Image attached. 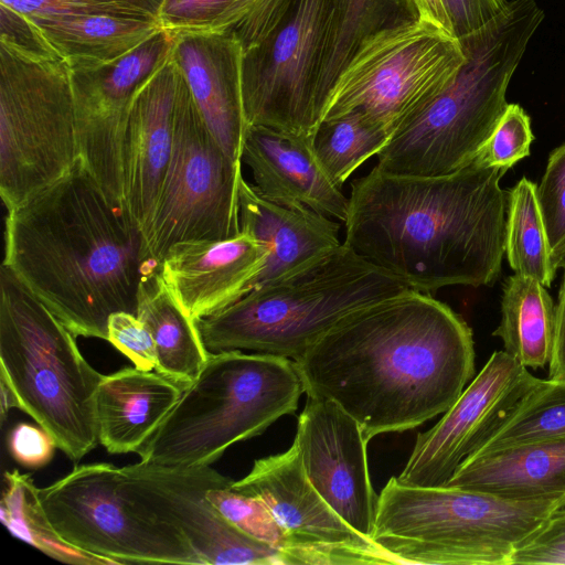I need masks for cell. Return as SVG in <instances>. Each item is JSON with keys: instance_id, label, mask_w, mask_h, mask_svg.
<instances>
[{"instance_id": "cell-1", "label": "cell", "mask_w": 565, "mask_h": 565, "mask_svg": "<svg viewBox=\"0 0 565 565\" xmlns=\"http://www.w3.org/2000/svg\"><path fill=\"white\" fill-rule=\"evenodd\" d=\"M475 359L468 323L412 288L345 315L294 362L307 396L338 404L370 441L443 415Z\"/></svg>"}, {"instance_id": "cell-2", "label": "cell", "mask_w": 565, "mask_h": 565, "mask_svg": "<svg viewBox=\"0 0 565 565\" xmlns=\"http://www.w3.org/2000/svg\"><path fill=\"white\" fill-rule=\"evenodd\" d=\"M505 172L470 163L405 177L374 167L351 182L343 244L423 292L490 285L505 254Z\"/></svg>"}, {"instance_id": "cell-3", "label": "cell", "mask_w": 565, "mask_h": 565, "mask_svg": "<svg viewBox=\"0 0 565 565\" xmlns=\"http://www.w3.org/2000/svg\"><path fill=\"white\" fill-rule=\"evenodd\" d=\"M143 237L81 158L8 211L2 265L76 337L108 340V319L136 315Z\"/></svg>"}, {"instance_id": "cell-4", "label": "cell", "mask_w": 565, "mask_h": 565, "mask_svg": "<svg viewBox=\"0 0 565 565\" xmlns=\"http://www.w3.org/2000/svg\"><path fill=\"white\" fill-rule=\"evenodd\" d=\"M543 19L534 0H512L459 39L466 60L457 76L395 129L375 167L393 175L438 177L470 164L503 115L509 83Z\"/></svg>"}, {"instance_id": "cell-5", "label": "cell", "mask_w": 565, "mask_h": 565, "mask_svg": "<svg viewBox=\"0 0 565 565\" xmlns=\"http://www.w3.org/2000/svg\"><path fill=\"white\" fill-rule=\"evenodd\" d=\"M408 289L342 243L195 322L210 353L246 350L295 361L345 315Z\"/></svg>"}, {"instance_id": "cell-6", "label": "cell", "mask_w": 565, "mask_h": 565, "mask_svg": "<svg viewBox=\"0 0 565 565\" xmlns=\"http://www.w3.org/2000/svg\"><path fill=\"white\" fill-rule=\"evenodd\" d=\"M565 497L518 500L392 477L377 495L371 540L396 564L511 565L516 547Z\"/></svg>"}, {"instance_id": "cell-7", "label": "cell", "mask_w": 565, "mask_h": 565, "mask_svg": "<svg viewBox=\"0 0 565 565\" xmlns=\"http://www.w3.org/2000/svg\"><path fill=\"white\" fill-rule=\"evenodd\" d=\"M305 393L291 359L210 353L199 375L136 450L140 461L168 467L211 466L225 450L292 414Z\"/></svg>"}, {"instance_id": "cell-8", "label": "cell", "mask_w": 565, "mask_h": 565, "mask_svg": "<svg viewBox=\"0 0 565 565\" xmlns=\"http://www.w3.org/2000/svg\"><path fill=\"white\" fill-rule=\"evenodd\" d=\"M0 377L20 409L79 461L98 444L96 393L104 375L76 335L6 266L0 270Z\"/></svg>"}, {"instance_id": "cell-9", "label": "cell", "mask_w": 565, "mask_h": 565, "mask_svg": "<svg viewBox=\"0 0 565 565\" xmlns=\"http://www.w3.org/2000/svg\"><path fill=\"white\" fill-rule=\"evenodd\" d=\"M79 158L67 63L0 39V194L7 210L64 177Z\"/></svg>"}, {"instance_id": "cell-10", "label": "cell", "mask_w": 565, "mask_h": 565, "mask_svg": "<svg viewBox=\"0 0 565 565\" xmlns=\"http://www.w3.org/2000/svg\"><path fill=\"white\" fill-rule=\"evenodd\" d=\"M242 179V161L233 160L209 130L177 65L173 150L142 231L145 260L160 265L175 243L239 234Z\"/></svg>"}, {"instance_id": "cell-11", "label": "cell", "mask_w": 565, "mask_h": 565, "mask_svg": "<svg viewBox=\"0 0 565 565\" xmlns=\"http://www.w3.org/2000/svg\"><path fill=\"white\" fill-rule=\"evenodd\" d=\"M465 60L459 39L426 19L384 30L344 67L323 119L358 110L393 134L452 83Z\"/></svg>"}, {"instance_id": "cell-12", "label": "cell", "mask_w": 565, "mask_h": 565, "mask_svg": "<svg viewBox=\"0 0 565 565\" xmlns=\"http://www.w3.org/2000/svg\"><path fill=\"white\" fill-rule=\"evenodd\" d=\"M121 467L81 465L45 488L42 508L66 543L114 564H201L186 539L127 499Z\"/></svg>"}, {"instance_id": "cell-13", "label": "cell", "mask_w": 565, "mask_h": 565, "mask_svg": "<svg viewBox=\"0 0 565 565\" xmlns=\"http://www.w3.org/2000/svg\"><path fill=\"white\" fill-rule=\"evenodd\" d=\"M335 0H296L278 26L243 52L247 126L311 137L323 118L321 77L331 51Z\"/></svg>"}, {"instance_id": "cell-14", "label": "cell", "mask_w": 565, "mask_h": 565, "mask_svg": "<svg viewBox=\"0 0 565 565\" xmlns=\"http://www.w3.org/2000/svg\"><path fill=\"white\" fill-rule=\"evenodd\" d=\"M233 482L211 466L139 461L121 467L120 488L127 499L175 527L202 565H287L281 551L241 531L209 501V489Z\"/></svg>"}, {"instance_id": "cell-15", "label": "cell", "mask_w": 565, "mask_h": 565, "mask_svg": "<svg viewBox=\"0 0 565 565\" xmlns=\"http://www.w3.org/2000/svg\"><path fill=\"white\" fill-rule=\"evenodd\" d=\"M232 488L266 504L288 539L289 565L396 564L318 493L295 440L284 452L255 460Z\"/></svg>"}, {"instance_id": "cell-16", "label": "cell", "mask_w": 565, "mask_h": 565, "mask_svg": "<svg viewBox=\"0 0 565 565\" xmlns=\"http://www.w3.org/2000/svg\"><path fill=\"white\" fill-rule=\"evenodd\" d=\"M173 38L161 30L114 62L68 67L79 158L124 207L122 142L130 106L139 86L170 56Z\"/></svg>"}, {"instance_id": "cell-17", "label": "cell", "mask_w": 565, "mask_h": 565, "mask_svg": "<svg viewBox=\"0 0 565 565\" xmlns=\"http://www.w3.org/2000/svg\"><path fill=\"white\" fill-rule=\"evenodd\" d=\"M537 379L504 350L494 351L437 424L417 435L397 480L415 487L446 486Z\"/></svg>"}, {"instance_id": "cell-18", "label": "cell", "mask_w": 565, "mask_h": 565, "mask_svg": "<svg viewBox=\"0 0 565 565\" xmlns=\"http://www.w3.org/2000/svg\"><path fill=\"white\" fill-rule=\"evenodd\" d=\"M294 440L313 488L354 531L371 540L377 495L369 473V440L359 423L334 402L307 396Z\"/></svg>"}, {"instance_id": "cell-19", "label": "cell", "mask_w": 565, "mask_h": 565, "mask_svg": "<svg viewBox=\"0 0 565 565\" xmlns=\"http://www.w3.org/2000/svg\"><path fill=\"white\" fill-rule=\"evenodd\" d=\"M268 258V249L241 231L225 239L175 243L160 263L170 292L194 321L231 306L252 289Z\"/></svg>"}, {"instance_id": "cell-20", "label": "cell", "mask_w": 565, "mask_h": 565, "mask_svg": "<svg viewBox=\"0 0 565 565\" xmlns=\"http://www.w3.org/2000/svg\"><path fill=\"white\" fill-rule=\"evenodd\" d=\"M177 64L170 56L139 86L122 142L124 203L141 233L158 202L174 139Z\"/></svg>"}, {"instance_id": "cell-21", "label": "cell", "mask_w": 565, "mask_h": 565, "mask_svg": "<svg viewBox=\"0 0 565 565\" xmlns=\"http://www.w3.org/2000/svg\"><path fill=\"white\" fill-rule=\"evenodd\" d=\"M173 35L171 56L209 130L233 160L242 161L247 124L241 42L230 32L212 29L179 31Z\"/></svg>"}, {"instance_id": "cell-22", "label": "cell", "mask_w": 565, "mask_h": 565, "mask_svg": "<svg viewBox=\"0 0 565 565\" xmlns=\"http://www.w3.org/2000/svg\"><path fill=\"white\" fill-rule=\"evenodd\" d=\"M253 175L254 188L279 204L303 206L345 222L349 198L317 159L311 137L265 126H247L242 163Z\"/></svg>"}, {"instance_id": "cell-23", "label": "cell", "mask_w": 565, "mask_h": 565, "mask_svg": "<svg viewBox=\"0 0 565 565\" xmlns=\"http://www.w3.org/2000/svg\"><path fill=\"white\" fill-rule=\"evenodd\" d=\"M241 231L268 249L255 287L274 281L340 246V224L303 206H289L263 196L244 178L239 186Z\"/></svg>"}, {"instance_id": "cell-24", "label": "cell", "mask_w": 565, "mask_h": 565, "mask_svg": "<svg viewBox=\"0 0 565 565\" xmlns=\"http://www.w3.org/2000/svg\"><path fill=\"white\" fill-rule=\"evenodd\" d=\"M182 390L162 374L136 366L104 375L96 393L99 444L109 454L136 452Z\"/></svg>"}, {"instance_id": "cell-25", "label": "cell", "mask_w": 565, "mask_h": 565, "mask_svg": "<svg viewBox=\"0 0 565 565\" xmlns=\"http://www.w3.org/2000/svg\"><path fill=\"white\" fill-rule=\"evenodd\" d=\"M446 486L518 500L565 497V438L468 457Z\"/></svg>"}, {"instance_id": "cell-26", "label": "cell", "mask_w": 565, "mask_h": 565, "mask_svg": "<svg viewBox=\"0 0 565 565\" xmlns=\"http://www.w3.org/2000/svg\"><path fill=\"white\" fill-rule=\"evenodd\" d=\"M136 316L154 340L157 372L184 388L199 375L209 352L196 322L180 307L166 285L159 264L148 262L145 266Z\"/></svg>"}, {"instance_id": "cell-27", "label": "cell", "mask_w": 565, "mask_h": 565, "mask_svg": "<svg viewBox=\"0 0 565 565\" xmlns=\"http://www.w3.org/2000/svg\"><path fill=\"white\" fill-rule=\"evenodd\" d=\"M29 20L68 67L114 62L162 30L154 19L110 14Z\"/></svg>"}, {"instance_id": "cell-28", "label": "cell", "mask_w": 565, "mask_h": 565, "mask_svg": "<svg viewBox=\"0 0 565 565\" xmlns=\"http://www.w3.org/2000/svg\"><path fill=\"white\" fill-rule=\"evenodd\" d=\"M555 330V305L545 286L532 277L509 276L502 288L501 319L492 335L526 369L548 365Z\"/></svg>"}, {"instance_id": "cell-29", "label": "cell", "mask_w": 565, "mask_h": 565, "mask_svg": "<svg viewBox=\"0 0 565 565\" xmlns=\"http://www.w3.org/2000/svg\"><path fill=\"white\" fill-rule=\"evenodd\" d=\"M418 18L415 0H335L333 41L320 83L324 111L334 83L360 46Z\"/></svg>"}, {"instance_id": "cell-30", "label": "cell", "mask_w": 565, "mask_h": 565, "mask_svg": "<svg viewBox=\"0 0 565 565\" xmlns=\"http://www.w3.org/2000/svg\"><path fill=\"white\" fill-rule=\"evenodd\" d=\"M562 438H565V381L539 377L468 457Z\"/></svg>"}, {"instance_id": "cell-31", "label": "cell", "mask_w": 565, "mask_h": 565, "mask_svg": "<svg viewBox=\"0 0 565 565\" xmlns=\"http://www.w3.org/2000/svg\"><path fill=\"white\" fill-rule=\"evenodd\" d=\"M4 486L0 502L1 520L17 537L62 563L114 564L110 559L66 543L57 535L42 508L39 488L29 475L19 470L6 471Z\"/></svg>"}, {"instance_id": "cell-32", "label": "cell", "mask_w": 565, "mask_h": 565, "mask_svg": "<svg viewBox=\"0 0 565 565\" xmlns=\"http://www.w3.org/2000/svg\"><path fill=\"white\" fill-rule=\"evenodd\" d=\"M505 255L514 274L550 287L556 269L551 259L537 184L521 178L507 193Z\"/></svg>"}, {"instance_id": "cell-33", "label": "cell", "mask_w": 565, "mask_h": 565, "mask_svg": "<svg viewBox=\"0 0 565 565\" xmlns=\"http://www.w3.org/2000/svg\"><path fill=\"white\" fill-rule=\"evenodd\" d=\"M391 136L383 125L355 110L323 119L311 136V143L324 171L342 186L362 163L382 150Z\"/></svg>"}, {"instance_id": "cell-34", "label": "cell", "mask_w": 565, "mask_h": 565, "mask_svg": "<svg viewBox=\"0 0 565 565\" xmlns=\"http://www.w3.org/2000/svg\"><path fill=\"white\" fill-rule=\"evenodd\" d=\"M232 484L209 489L206 492L209 501L241 531L281 551L289 565L288 539L266 504L255 495L234 490Z\"/></svg>"}, {"instance_id": "cell-35", "label": "cell", "mask_w": 565, "mask_h": 565, "mask_svg": "<svg viewBox=\"0 0 565 565\" xmlns=\"http://www.w3.org/2000/svg\"><path fill=\"white\" fill-rule=\"evenodd\" d=\"M163 0H0L29 19L110 14L158 21Z\"/></svg>"}, {"instance_id": "cell-36", "label": "cell", "mask_w": 565, "mask_h": 565, "mask_svg": "<svg viewBox=\"0 0 565 565\" xmlns=\"http://www.w3.org/2000/svg\"><path fill=\"white\" fill-rule=\"evenodd\" d=\"M531 119L518 104H508L490 137L476 152L472 164L509 170L531 153Z\"/></svg>"}, {"instance_id": "cell-37", "label": "cell", "mask_w": 565, "mask_h": 565, "mask_svg": "<svg viewBox=\"0 0 565 565\" xmlns=\"http://www.w3.org/2000/svg\"><path fill=\"white\" fill-rule=\"evenodd\" d=\"M296 0H237L210 29L234 34L243 50L264 41Z\"/></svg>"}, {"instance_id": "cell-38", "label": "cell", "mask_w": 565, "mask_h": 565, "mask_svg": "<svg viewBox=\"0 0 565 565\" xmlns=\"http://www.w3.org/2000/svg\"><path fill=\"white\" fill-rule=\"evenodd\" d=\"M537 199L552 253L565 241V142L548 157Z\"/></svg>"}, {"instance_id": "cell-39", "label": "cell", "mask_w": 565, "mask_h": 565, "mask_svg": "<svg viewBox=\"0 0 565 565\" xmlns=\"http://www.w3.org/2000/svg\"><path fill=\"white\" fill-rule=\"evenodd\" d=\"M136 367L151 371L157 365L154 340L148 328L134 313L119 311L108 319V340Z\"/></svg>"}, {"instance_id": "cell-40", "label": "cell", "mask_w": 565, "mask_h": 565, "mask_svg": "<svg viewBox=\"0 0 565 565\" xmlns=\"http://www.w3.org/2000/svg\"><path fill=\"white\" fill-rule=\"evenodd\" d=\"M519 564L565 565V505L516 547L511 565Z\"/></svg>"}, {"instance_id": "cell-41", "label": "cell", "mask_w": 565, "mask_h": 565, "mask_svg": "<svg viewBox=\"0 0 565 565\" xmlns=\"http://www.w3.org/2000/svg\"><path fill=\"white\" fill-rule=\"evenodd\" d=\"M237 0H163L158 14L170 33L210 29Z\"/></svg>"}, {"instance_id": "cell-42", "label": "cell", "mask_w": 565, "mask_h": 565, "mask_svg": "<svg viewBox=\"0 0 565 565\" xmlns=\"http://www.w3.org/2000/svg\"><path fill=\"white\" fill-rule=\"evenodd\" d=\"M10 451L13 458L28 468L45 466L56 447L54 439L41 426L18 424L10 434Z\"/></svg>"}, {"instance_id": "cell-43", "label": "cell", "mask_w": 565, "mask_h": 565, "mask_svg": "<svg viewBox=\"0 0 565 565\" xmlns=\"http://www.w3.org/2000/svg\"><path fill=\"white\" fill-rule=\"evenodd\" d=\"M451 23L452 33L461 39L499 15L508 0H441Z\"/></svg>"}, {"instance_id": "cell-44", "label": "cell", "mask_w": 565, "mask_h": 565, "mask_svg": "<svg viewBox=\"0 0 565 565\" xmlns=\"http://www.w3.org/2000/svg\"><path fill=\"white\" fill-rule=\"evenodd\" d=\"M547 379L565 381V265L555 306V330Z\"/></svg>"}, {"instance_id": "cell-45", "label": "cell", "mask_w": 565, "mask_h": 565, "mask_svg": "<svg viewBox=\"0 0 565 565\" xmlns=\"http://www.w3.org/2000/svg\"><path fill=\"white\" fill-rule=\"evenodd\" d=\"M419 18L426 19L452 33V28L441 0H415Z\"/></svg>"}, {"instance_id": "cell-46", "label": "cell", "mask_w": 565, "mask_h": 565, "mask_svg": "<svg viewBox=\"0 0 565 565\" xmlns=\"http://www.w3.org/2000/svg\"><path fill=\"white\" fill-rule=\"evenodd\" d=\"M0 391H1L0 417H1V424H3L6 422V418L9 414V412L12 408H20V404H19V401H18L13 390L2 377H0Z\"/></svg>"}]
</instances>
